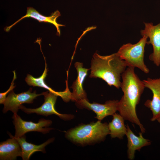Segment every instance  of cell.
I'll use <instances>...</instances> for the list:
<instances>
[{"mask_svg": "<svg viewBox=\"0 0 160 160\" xmlns=\"http://www.w3.org/2000/svg\"><path fill=\"white\" fill-rule=\"evenodd\" d=\"M45 62V68L44 70L42 75L39 77L35 78L29 74H28L25 79V81L29 86L33 87L37 86L44 88L51 92L57 96H60L65 102L69 101L71 98V93L68 87L63 92H57L55 91L51 88L48 86L45 83V79L47 76L48 69L47 68V64L46 62L45 57L43 55Z\"/></svg>", "mask_w": 160, "mask_h": 160, "instance_id": "12", "label": "cell"}, {"mask_svg": "<svg viewBox=\"0 0 160 160\" xmlns=\"http://www.w3.org/2000/svg\"><path fill=\"white\" fill-rule=\"evenodd\" d=\"M14 137L17 140L21 147V157L23 160H29L31 156L33 153L37 151H41L45 153L46 152L45 147L53 142L54 140V138H50L43 143L37 145L27 142L26 140L25 135L19 138Z\"/></svg>", "mask_w": 160, "mask_h": 160, "instance_id": "16", "label": "cell"}, {"mask_svg": "<svg viewBox=\"0 0 160 160\" xmlns=\"http://www.w3.org/2000/svg\"><path fill=\"white\" fill-rule=\"evenodd\" d=\"M60 15V14L59 12L57 10L52 14L50 16H45L41 14L33 7H28L27 8L26 13L25 15L22 17L12 25L5 28L4 30L7 32H9L13 26L23 19L27 17H31L36 20L40 22H43L52 24L56 27L58 35L59 36L60 35V32L59 27L64 26L62 25L59 24L56 22L57 18Z\"/></svg>", "mask_w": 160, "mask_h": 160, "instance_id": "14", "label": "cell"}, {"mask_svg": "<svg viewBox=\"0 0 160 160\" xmlns=\"http://www.w3.org/2000/svg\"><path fill=\"white\" fill-rule=\"evenodd\" d=\"M12 118L15 129L14 137L16 138L21 137L26 133L31 131L45 134L54 129L49 127L52 124V121L50 120L42 118L40 119L37 123L26 121L23 120L17 114H14Z\"/></svg>", "mask_w": 160, "mask_h": 160, "instance_id": "5", "label": "cell"}, {"mask_svg": "<svg viewBox=\"0 0 160 160\" xmlns=\"http://www.w3.org/2000/svg\"><path fill=\"white\" fill-rule=\"evenodd\" d=\"M134 68L128 67L122 74L120 87L124 94L119 101L118 111L124 120L138 125L144 133L145 129L137 117L136 107L145 87L143 81L135 73Z\"/></svg>", "mask_w": 160, "mask_h": 160, "instance_id": "1", "label": "cell"}, {"mask_svg": "<svg viewBox=\"0 0 160 160\" xmlns=\"http://www.w3.org/2000/svg\"><path fill=\"white\" fill-rule=\"evenodd\" d=\"M127 132L126 134L127 139V156L128 158L130 160L133 159L136 150L140 151L143 147L151 144V142L148 139L144 138L142 133L139 132L138 136H136L127 124Z\"/></svg>", "mask_w": 160, "mask_h": 160, "instance_id": "15", "label": "cell"}, {"mask_svg": "<svg viewBox=\"0 0 160 160\" xmlns=\"http://www.w3.org/2000/svg\"><path fill=\"white\" fill-rule=\"evenodd\" d=\"M113 116V119L108 124L109 134L112 138L122 139L127 131L124 124V119L120 114L115 113Z\"/></svg>", "mask_w": 160, "mask_h": 160, "instance_id": "17", "label": "cell"}, {"mask_svg": "<svg viewBox=\"0 0 160 160\" xmlns=\"http://www.w3.org/2000/svg\"><path fill=\"white\" fill-rule=\"evenodd\" d=\"M43 95L44 96V101L40 107L36 108H27L22 105L20 107V109L28 114L35 113L45 116L55 114L61 119L65 120H69L73 118L72 115L60 114L55 110V105L57 95L49 91L44 92Z\"/></svg>", "mask_w": 160, "mask_h": 160, "instance_id": "6", "label": "cell"}, {"mask_svg": "<svg viewBox=\"0 0 160 160\" xmlns=\"http://www.w3.org/2000/svg\"><path fill=\"white\" fill-rule=\"evenodd\" d=\"M137 43H128L123 45L116 53L120 57L124 60L128 67H137L146 73L149 70L144 61L145 47L148 37L144 36Z\"/></svg>", "mask_w": 160, "mask_h": 160, "instance_id": "4", "label": "cell"}, {"mask_svg": "<svg viewBox=\"0 0 160 160\" xmlns=\"http://www.w3.org/2000/svg\"><path fill=\"white\" fill-rule=\"evenodd\" d=\"M143 81L145 87L149 89L153 95L152 100H147L144 105L152 112L153 116L151 121H158L160 119V76L156 79L148 78Z\"/></svg>", "mask_w": 160, "mask_h": 160, "instance_id": "9", "label": "cell"}, {"mask_svg": "<svg viewBox=\"0 0 160 160\" xmlns=\"http://www.w3.org/2000/svg\"><path fill=\"white\" fill-rule=\"evenodd\" d=\"M10 138L0 143V160H16L22 156L21 147L14 137L8 133Z\"/></svg>", "mask_w": 160, "mask_h": 160, "instance_id": "11", "label": "cell"}, {"mask_svg": "<svg viewBox=\"0 0 160 160\" xmlns=\"http://www.w3.org/2000/svg\"><path fill=\"white\" fill-rule=\"evenodd\" d=\"M75 67L77 72V76L71 87L73 89L71 100L76 102L80 100L87 99L83 84L89 69L83 68V63L79 62L75 63Z\"/></svg>", "mask_w": 160, "mask_h": 160, "instance_id": "13", "label": "cell"}, {"mask_svg": "<svg viewBox=\"0 0 160 160\" xmlns=\"http://www.w3.org/2000/svg\"><path fill=\"white\" fill-rule=\"evenodd\" d=\"M128 66L116 53L104 56L95 53L91 61L89 77L101 78L109 86L119 89L122 74Z\"/></svg>", "mask_w": 160, "mask_h": 160, "instance_id": "2", "label": "cell"}, {"mask_svg": "<svg viewBox=\"0 0 160 160\" xmlns=\"http://www.w3.org/2000/svg\"><path fill=\"white\" fill-rule=\"evenodd\" d=\"M157 121L160 123V119L158 120Z\"/></svg>", "mask_w": 160, "mask_h": 160, "instance_id": "19", "label": "cell"}, {"mask_svg": "<svg viewBox=\"0 0 160 160\" xmlns=\"http://www.w3.org/2000/svg\"><path fill=\"white\" fill-rule=\"evenodd\" d=\"M145 28L140 31L143 36H146L149 38L147 42L153 47V52L150 55L149 59L157 66L160 65V22L154 25L152 23L144 22Z\"/></svg>", "mask_w": 160, "mask_h": 160, "instance_id": "8", "label": "cell"}, {"mask_svg": "<svg viewBox=\"0 0 160 160\" xmlns=\"http://www.w3.org/2000/svg\"><path fill=\"white\" fill-rule=\"evenodd\" d=\"M109 133L108 124L99 121L71 129L66 132L65 136L74 142L83 145L103 140Z\"/></svg>", "mask_w": 160, "mask_h": 160, "instance_id": "3", "label": "cell"}, {"mask_svg": "<svg viewBox=\"0 0 160 160\" xmlns=\"http://www.w3.org/2000/svg\"><path fill=\"white\" fill-rule=\"evenodd\" d=\"M32 88H30L27 91L20 93L15 94L12 90L10 92L3 103V109L4 113L9 111L14 114H17L21 105L24 103H31L33 100L38 96L43 95L44 92L36 94V91L32 92Z\"/></svg>", "mask_w": 160, "mask_h": 160, "instance_id": "7", "label": "cell"}, {"mask_svg": "<svg viewBox=\"0 0 160 160\" xmlns=\"http://www.w3.org/2000/svg\"><path fill=\"white\" fill-rule=\"evenodd\" d=\"M76 102L79 106L92 110L96 113V118L101 120L108 116H113L118 111L119 100H110L107 101L104 104L90 103L87 99L80 100Z\"/></svg>", "mask_w": 160, "mask_h": 160, "instance_id": "10", "label": "cell"}, {"mask_svg": "<svg viewBox=\"0 0 160 160\" xmlns=\"http://www.w3.org/2000/svg\"><path fill=\"white\" fill-rule=\"evenodd\" d=\"M13 77L12 81L10 87L8 90L6 92L3 93H0V103L3 104L6 98V95L8 93L13 90L14 88L15 87V86H14V81L16 79V75L15 71H13Z\"/></svg>", "mask_w": 160, "mask_h": 160, "instance_id": "18", "label": "cell"}]
</instances>
